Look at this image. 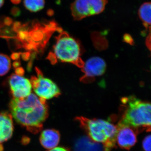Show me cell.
Masks as SVG:
<instances>
[{"label":"cell","mask_w":151,"mask_h":151,"mask_svg":"<svg viewBox=\"0 0 151 151\" xmlns=\"http://www.w3.org/2000/svg\"><path fill=\"white\" fill-rule=\"evenodd\" d=\"M74 151H104V147L88 138L79 139L76 144Z\"/></svg>","instance_id":"12"},{"label":"cell","mask_w":151,"mask_h":151,"mask_svg":"<svg viewBox=\"0 0 151 151\" xmlns=\"http://www.w3.org/2000/svg\"><path fill=\"white\" fill-rule=\"evenodd\" d=\"M56 37V42L51 55L60 62L72 63L82 68L84 62L81 57V49L77 42L67 32L61 31Z\"/></svg>","instance_id":"4"},{"label":"cell","mask_w":151,"mask_h":151,"mask_svg":"<svg viewBox=\"0 0 151 151\" xmlns=\"http://www.w3.org/2000/svg\"><path fill=\"white\" fill-rule=\"evenodd\" d=\"M10 14L12 16L14 17H17L20 16L21 14V11L17 7L14 6L11 9Z\"/></svg>","instance_id":"17"},{"label":"cell","mask_w":151,"mask_h":151,"mask_svg":"<svg viewBox=\"0 0 151 151\" xmlns=\"http://www.w3.org/2000/svg\"><path fill=\"white\" fill-rule=\"evenodd\" d=\"M117 127L116 142L121 148L130 150L137 143V133L132 127L120 122Z\"/></svg>","instance_id":"9"},{"label":"cell","mask_w":151,"mask_h":151,"mask_svg":"<svg viewBox=\"0 0 151 151\" xmlns=\"http://www.w3.org/2000/svg\"><path fill=\"white\" fill-rule=\"evenodd\" d=\"M146 44L151 51V26L149 28V35L146 39Z\"/></svg>","instance_id":"18"},{"label":"cell","mask_w":151,"mask_h":151,"mask_svg":"<svg viewBox=\"0 0 151 151\" xmlns=\"http://www.w3.org/2000/svg\"><path fill=\"white\" fill-rule=\"evenodd\" d=\"M48 151H68L67 149L61 147H56L54 148L49 150Z\"/></svg>","instance_id":"20"},{"label":"cell","mask_w":151,"mask_h":151,"mask_svg":"<svg viewBox=\"0 0 151 151\" xmlns=\"http://www.w3.org/2000/svg\"><path fill=\"white\" fill-rule=\"evenodd\" d=\"M13 22L12 19L9 17H6L4 20V24L7 26H10Z\"/></svg>","instance_id":"19"},{"label":"cell","mask_w":151,"mask_h":151,"mask_svg":"<svg viewBox=\"0 0 151 151\" xmlns=\"http://www.w3.org/2000/svg\"><path fill=\"white\" fill-rule=\"evenodd\" d=\"M60 140V134L58 131L53 129H48L42 132L40 141L42 146L47 150L56 147Z\"/></svg>","instance_id":"11"},{"label":"cell","mask_w":151,"mask_h":151,"mask_svg":"<svg viewBox=\"0 0 151 151\" xmlns=\"http://www.w3.org/2000/svg\"><path fill=\"white\" fill-rule=\"evenodd\" d=\"M12 116L7 112L0 113V144L11 138L14 132Z\"/></svg>","instance_id":"10"},{"label":"cell","mask_w":151,"mask_h":151,"mask_svg":"<svg viewBox=\"0 0 151 151\" xmlns=\"http://www.w3.org/2000/svg\"><path fill=\"white\" fill-rule=\"evenodd\" d=\"M4 3V0H0V8L2 6Z\"/></svg>","instance_id":"22"},{"label":"cell","mask_w":151,"mask_h":151,"mask_svg":"<svg viewBox=\"0 0 151 151\" xmlns=\"http://www.w3.org/2000/svg\"><path fill=\"white\" fill-rule=\"evenodd\" d=\"M142 147L145 151H151V135L147 136L144 139Z\"/></svg>","instance_id":"16"},{"label":"cell","mask_w":151,"mask_h":151,"mask_svg":"<svg viewBox=\"0 0 151 151\" xmlns=\"http://www.w3.org/2000/svg\"><path fill=\"white\" fill-rule=\"evenodd\" d=\"M11 66L9 58L6 55L0 54V76L6 74L10 69Z\"/></svg>","instance_id":"15"},{"label":"cell","mask_w":151,"mask_h":151,"mask_svg":"<svg viewBox=\"0 0 151 151\" xmlns=\"http://www.w3.org/2000/svg\"><path fill=\"white\" fill-rule=\"evenodd\" d=\"M9 83L14 98H24L31 94L32 86L31 81L21 75L12 74Z\"/></svg>","instance_id":"8"},{"label":"cell","mask_w":151,"mask_h":151,"mask_svg":"<svg viewBox=\"0 0 151 151\" xmlns=\"http://www.w3.org/2000/svg\"><path fill=\"white\" fill-rule=\"evenodd\" d=\"M106 68V64L104 60L98 57L91 58L84 63L81 68L84 74L80 81L84 83H91L95 77L104 74Z\"/></svg>","instance_id":"7"},{"label":"cell","mask_w":151,"mask_h":151,"mask_svg":"<svg viewBox=\"0 0 151 151\" xmlns=\"http://www.w3.org/2000/svg\"><path fill=\"white\" fill-rule=\"evenodd\" d=\"M45 101L32 93L25 98H14L9 103L11 114L18 124L37 134L42 129L48 117Z\"/></svg>","instance_id":"1"},{"label":"cell","mask_w":151,"mask_h":151,"mask_svg":"<svg viewBox=\"0 0 151 151\" xmlns=\"http://www.w3.org/2000/svg\"><path fill=\"white\" fill-rule=\"evenodd\" d=\"M123 114L120 122L139 133L151 132V102L142 101L134 96L122 98Z\"/></svg>","instance_id":"2"},{"label":"cell","mask_w":151,"mask_h":151,"mask_svg":"<svg viewBox=\"0 0 151 151\" xmlns=\"http://www.w3.org/2000/svg\"><path fill=\"white\" fill-rule=\"evenodd\" d=\"M138 15L145 27L147 28L151 27V2H146L142 4L138 11Z\"/></svg>","instance_id":"13"},{"label":"cell","mask_w":151,"mask_h":151,"mask_svg":"<svg viewBox=\"0 0 151 151\" xmlns=\"http://www.w3.org/2000/svg\"><path fill=\"white\" fill-rule=\"evenodd\" d=\"M76 119L90 139L103 145L104 151H111L116 145L117 126L102 119H90L83 117H77Z\"/></svg>","instance_id":"3"},{"label":"cell","mask_w":151,"mask_h":151,"mask_svg":"<svg viewBox=\"0 0 151 151\" xmlns=\"http://www.w3.org/2000/svg\"><path fill=\"white\" fill-rule=\"evenodd\" d=\"M14 4H19L21 2L22 0H10Z\"/></svg>","instance_id":"21"},{"label":"cell","mask_w":151,"mask_h":151,"mask_svg":"<svg viewBox=\"0 0 151 151\" xmlns=\"http://www.w3.org/2000/svg\"><path fill=\"white\" fill-rule=\"evenodd\" d=\"M37 76H33L31 79L32 88L40 98L49 100L58 97L60 91L58 86L52 80L44 77L42 73L37 68Z\"/></svg>","instance_id":"6"},{"label":"cell","mask_w":151,"mask_h":151,"mask_svg":"<svg viewBox=\"0 0 151 151\" xmlns=\"http://www.w3.org/2000/svg\"><path fill=\"white\" fill-rule=\"evenodd\" d=\"M45 0H24V5L25 8L30 12H36L44 8Z\"/></svg>","instance_id":"14"},{"label":"cell","mask_w":151,"mask_h":151,"mask_svg":"<svg viewBox=\"0 0 151 151\" xmlns=\"http://www.w3.org/2000/svg\"><path fill=\"white\" fill-rule=\"evenodd\" d=\"M108 0H74L70 6L71 14L75 20L101 13Z\"/></svg>","instance_id":"5"}]
</instances>
